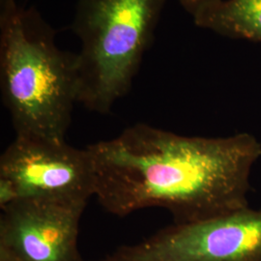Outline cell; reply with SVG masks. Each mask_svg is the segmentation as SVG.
<instances>
[{
	"instance_id": "obj_3",
	"label": "cell",
	"mask_w": 261,
	"mask_h": 261,
	"mask_svg": "<svg viewBox=\"0 0 261 261\" xmlns=\"http://www.w3.org/2000/svg\"><path fill=\"white\" fill-rule=\"evenodd\" d=\"M168 0H79L72 30L77 53L79 103L106 114L129 93Z\"/></svg>"
},
{
	"instance_id": "obj_6",
	"label": "cell",
	"mask_w": 261,
	"mask_h": 261,
	"mask_svg": "<svg viewBox=\"0 0 261 261\" xmlns=\"http://www.w3.org/2000/svg\"><path fill=\"white\" fill-rule=\"evenodd\" d=\"M86 205L19 199L1 209L0 261H84L77 237Z\"/></svg>"
},
{
	"instance_id": "obj_7",
	"label": "cell",
	"mask_w": 261,
	"mask_h": 261,
	"mask_svg": "<svg viewBox=\"0 0 261 261\" xmlns=\"http://www.w3.org/2000/svg\"><path fill=\"white\" fill-rule=\"evenodd\" d=\"M196 27L261 44V0H218L193 16Z\"/></svg>"
},
{
	"instance_id": "obj_2",
	"label": "cell",
	"mask_w": 261,
	"mask_h": 261,
	"mask_svg": "<svg viewBox=\"0 0 261 261\" xmlns=\"http://www.w3.org/2000/svg\"><path fill=\"white\" fill-rule=\"evenodd\" d=\"M0 88L16 136L66 141L80 96L77 54L57 47L34 8L0 21Z\"/></svg>"
},
{
	"instance_id": "obj_1",
	"label": "cell",
	"mask_w": 261,
	"mask_h": 261,
	"mask_svg": "<svg viewBox=\"0 0 261 261\" xmlns=\"http://www.w3.org/2000/svg\"><path fill=\"white\" fill-rule=\"evenodd\" d=\"M95 194L103 209L125 217L160 207L188 224L249 207L250 177L261 142L248 133L186 137L138 123L87 146Z\"/></svg>"
},
{
	"instance_id": "obj_4",
	"label": "cell",
	"mask_w": 261,
	"mask_h": 261,
	"mask_svg": "<svg viewBox=\"0 0 261 261\" xmlns=\"http://www.w3.org/2000/svg\"><path fill=\"white\" fill-rule=\"evenodd\" d=\"M95 194L89 150L16 136L0 157V208L19 199L84 202Z\"/></svg>"
},
{
	"instance_id": "obj_9",
	"label": "cell",
	"mask_w": 261,
	"mask_h": 261,
	"mask_svg": "<svg viewBox=\"0 0 261 261\" xmlns=\"http://www.w3.org/2000/svg\"><path fill=\"white\" fill-rule=\"evenodd\" d=\"M19 8L17 0H0V21L8 19Z\"/></svg>"
},
{
	"instance_id": "obj_5",
	"label": "cell",
	"mask_w": 261,
	"mask_h": 261,
	"mask_svg": "<svg viewBox=\"0 0 261 261\" xmlns=\"http://www.w3.org/2000/svg\"><path fill=\"white\" fill-rule=\"evenodd\" d=\"M100 261H261V209L173 224Z\"/></svg>"
},
{
	"instance_id": "obj_8",
	"label": "cell",
	"mask_w": 261,
	"mask_h": 261,
	"mask_svg": "<svg viewBox=\"0 0 261 261\" xmlns=\"http://www.w3.org/2000/svg\"><path fill=\"white\" fill-rule=\"evenodd\" d=\"M218 1V0H178L180 5L186 10L187 12L193 17L197 11L203 8L206 5Z\"/></svg>"
}]
</instances>
